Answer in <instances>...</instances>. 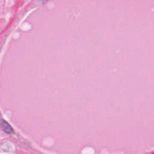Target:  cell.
Masks as SVG:
<instances>
[{"mask_svg":"<svg viewBox=\"0 0 154 154\" xmlns=\"http://www.w3.org/2000/svg\"><path fill=\"white\" fill-rule=\"evenodd\" d=\"M0 129L5 134L8 135L12 134L14 132L13 129L10 125L4 119H0Z\"/></svg>","mask_w":154,"mask_h":154,"instance_id":"1","label":"cell"},{"mask_svg":"<svg viewBox=\"0 0 154 154\" xmlns=\"http://www.w3.org/2000/svg\"><path fill=\"white\" fill-rule=\"evenodd\" d=\"M40 2H42V3H45V2H46L47 1H48L49 0H40Z\"/></svg>","mask_w":154,"mask_h":154,"instance_id":"2","label":"cell"}]
</instances>
